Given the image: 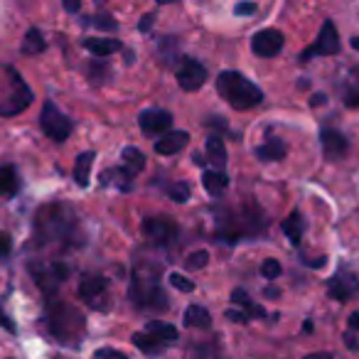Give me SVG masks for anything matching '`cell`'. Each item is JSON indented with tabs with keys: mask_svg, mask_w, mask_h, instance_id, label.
Returning a JSON list of instances; mask_svg holds the SVG:
<instances>
[{
	"mask_svg": "<svg viewBox=\"0 0 359 359\" xmlns=\"http://www.w3.org/2000/svg\"><path fill=\"white\" fill-rule=\"evenodd\" d=\"M0 327H6L8 332H15V323L6 315V310L0 308Z\"/></svg>",
	"mask_w": 359,
	"mask_h": 359,
	"instance_id": "cell-42",
	"label": "cell"
},
{
	"mask_svg": "<svg viewBox=\"0 0 359 359\" xmlns=\"http://www.w3.org/2000/svg\"><path fill=\"white\" fill-rule=\"evenodd\" d=\"M170 285L177 290H182V293H192L195 290V283H192L190 278H185V276L180 273H170Z\"/></svg>",
	"mask_w": 359,
	"mask_h": 359,
	"instance_id": "cell-36",
	"label": "cell"
},
{
	"mask_svg": "<svg viewBox=\"0 0 359 359\" xmlns=\"http://www.w3.org/2000/svg\"><path fill=\"white\" fill-rule=\"evenodd\" d=\"M320 145L327 160H342L349 150V143L337 128H323L320 130Z\"/></svg>",
	"mask_w": 359,
	"mask_h": 359,
	"instance_id": "cell-15",
	"label": "cell"
},
{
	"mask_svg": "<svg viewBox=\"0 0 359 359\" xmlns=\"http://www.w3.org/2000/svg\"><path fill=\"white\" fill-rule=\"evenodd\" d=\"M344 344H347L349 349H354V352H357V349H359V332H354V330H347V334H344Z\"/></svg>",
	"mask_w": 359,
	"mask_h": 359,
	"instance_id": "cell-39",
	"label": "cell"
},
{
	"mask_svg": "<svg viewBox=\"0 0 359 359\" xmlns=\"http://www.w3.org/2000/svg\"><path fill=\"white\" fill-rule=\"evenodd\" d=\"M280 264L276 259H266L264 264H261V276H264V278H269V280H276L280 276Z\"/></svg>",
	"mask_w": 359,
	"mask_h": 359,
	"instance_id": "cell-35",
	"label": "cell"
},
{
	"mask_svg": "<svg viewBox=\"0 0 359 359\" xmlns=\"http://www.w3.org/2000/svg\"><path fill=\"white\" fill-rule=\"evenodd\" d=\"M76 229V215L69 205H47L35 217V246L67 241Z\"/></svg>",
	"mask_w": 359,
	"mask_h": 359,
	"instance_id": "cell-1",
	"label": "cell"
},
{
	"mask_svg": "<svg viewBox=\"0 0 359 359\" xmlns=\"http://www.w3.org/2000/svg\"><path fill=\"white\" fill-rule=\"evenodd\" d=\"M226 318L231 320V323H249V315L244 313V310H226Z\"/></svg>",
	"mask_w": 359,
	"mask_h": 359,
	"instance_id": "cell-40",
	"label": "cell"
},
{
	"mask_svg": "<svg viewBox=\"0 0 359 359\" xmlns=\"http://www.w3.org/2000/svg\"><path fill=\"white\" fill-rule=\"evenodd\" d=\"M65 11H67V13H79V11H81V6L76 3V0H65Z\"/></svg>",
	"mask_w": 359,
	"mask_h": 359,
	"instance_id": "cell-44",
	"label": "cell"
},
{
	"mask_svg": "<svg viewBox=\"0 0 359 359\" xmlns=\"http://www.w3.org/2000/svg\"><path fill=\"white\" fill-rule=\"evenodd\" d=\"M342 99L349 109H359V67L342 79Z\"/></svg>",
	"mask_w": 359,
	"mask_h": 359,
	"instance_id": "cell-23",
	"label": "cell"
},
{
	"mask_svg": "<svg viewBox=\"0 0 359 359\" xmlns=\"http://www.w3.org/2000/svg\"><path fill=\"white\" fill-rule=\"evenodd\" d=\"M96 359H128V357L123 352H118V349L104 347V349H96Z\"/></svg>",
	"mask_w": 359,
	"mask_h": 359,
	"instance_id": "cell-38",
	"label": "cell"
},
{
	"mask_svg": "<svg viewBox=\"0 0 359 359\" xmlns=\"http://www.w3.org/2000/svg\"><path fill=\"white\" fill-rule=\"evenodd\" d=\"M177 337L180 334H177V327H175V325L163 323V320H150V323L145 325L143 332L133 334V344L143 354H148V357H158V354H163L170 344L177 342Z\"/></svg>",
	"mask_w": 359,
	"mask_h": 359,
	"instance_id": "cell-5",
	"label": "cell"
},
{
	"mask_svg": "<svg viewBox=\"0 0 359 359\" xmlns=\"http://www.w3.org/2000/svg\"><path fill=\"white\" fill-rule=\"evenodd\" d=\"M327 290H330V298L342 300L344 303V300H349L359 290V280H357V276L342 271V273L332 276V278L327 280Z\"/></svg>",
	"mask_w": 359,
	"mask_h": 359,
	"instance_id": "cell-16",
	"label": "cell"
},
{
	"mask_svg": "<svg viewBox=\"0 0 359 359\" xmlns=\"http://www.w3.org/2000/svg\"><path fill=\"white\" fill-rule=\"evenodd\" d=\"M13 254V236L8 231H0V261L11 259Z\"/></svg>",
	"mask_w": 359,
	"mask_h": 359,
	"instance_id": "cell-37",
	"label": "cell"
},
{
	"mask_svg": "<svg viewBox=\"0 0 359 359\" xmlns=\"http://www.w3.org/2000/svg\"><path fill=\"white\" fill-rule=\"evenodd\" d=\"M231 303L234 305H241V310H244L246 315H249V320H254V318H264L266 315V310L261 308L259 303H254V300L246 295V290H241V288H236L234 293H231Z\"/></svg>",
	"mask_w": 359,
	"mask_h": 359,
	"instance_id": "cell-28",
	"label": "cell"
},
{
	"mask_svg": "<svg viewBox=\"0 0 359 359\" xmlns=\"http://www.w3.org/2000/svg\"><path fill=\"white\" fill-rule=\"evenodd\" d=\"M205 160H210V163L215 165L217 172H224V168H226V145H224V140H222L219 135H210V138H207Z\"/></svg>",
	"mask_w": 359,
	"mask_h": 359,
	"instance_id": "cell-18",
	"label": "cell"
},
{
	"mask_svg": "<svg viewBox=\"0 0 359 359\" xmlns=\"http://www.w3.org/2000/svg\"><path fill=\"white\" fill-rule=\"evenodd\" d=\"M207 81V69L197 60H185L177 69V84L182 91H197Z\"/></svg>",
	"mask_w": 359,
	"mask_h": 359,
	"instance_id": "cell-13",
	"label": "cell"
},
{
	"mask_svg": "<svg viewBox=\"0 0 359 359\" xmlns=\"http://www.w3.org/2000/svg\"><path fill=\"white\" fill-rule=\"evenodd\" d=\"M6 74L11 76L8 79L11 89L0 96V116H18L32 104V91L13 67H6Z\"/></svg>",
	"mask_w": 359,
	"mask_h": 359,
	"instance_id": "cell-7",
	"label": "cell"
},
{
	"mask_svg": "<svg viewBox=\"0 0 359 359\" xmlns=\"http://www.w3.org/2000/svg\"><path fill=\"white\" fill-rule=\"evenodd\" d=\"M94 158L96 155L91 153V150H86V153H79L76 155V163H74V182L84 190V187H89V177H91V165H94Z\"/></svg>",
	"mask_w": 359,
	"mask_h": 359,
	"instance_id": "cell-22",
	"label": "cell"
},
{
	"mask_svg": "<svg viewBox=\"0 0 359 359\" xmlns=\"http://www.w3.org/2000/svg\"><path fill=\"white\" fill-rule=\"evenodd\" d=\"M202 185H205V190L210 192L212 197H222L226 192V187H229V177H226V172L205 170V172H202Z\"/></svg>",
	"mask_w": 359,
	"mask_h": 359,
	"instance_id": "cell-21",
	"label": "cell"
},
{
	"mask_svg": "<svg viewBox=\"0 0 359 359\" xmlns=\"http://www.w3.org/2000/svg\"><path fill=\"white\" fill-rule=\"evenodd\" d=\"M310 104H313V106H323V104H325V94H315Z\"/></svg>",
	"mask_w": 359,
	"mask_h": 359,
	"instance_id": "cell-48",
	"label": "cell"
},
{
	"mask_svg": "<svg viewBox=\"0 0 359 359\" xmlns=\"http://www.w3.org/2000/svg\"><path fill=\"white\" fill-rule=\"evenodd\" d=\"M130 303L138 310H160L168 308V298L163 293V285H160V271L155 266L148 264H135L133 276H130Z\"/></svg>",
	"mask_w": 359,
	"mask_h": 359,
	"instance_id": "cell-2",
	"label": "cell"
},
{
	"mask_svg": "<svg viewBox=\"0 0 359 359\" xmlns=\"http://www.w3.org/2000/svg\"><path fill=\"white\" fill-rule=\"evenodd\" d=\"M280 229H283V234L288 236L290 244L298 246L300 239H303V234H305V217L300 215V212H293V215L280 224Z\"/></svg>",
	"mask_w": 359,
	"mask_h": 359,
	"instance_id": "cell-26",
	"label": "cell"
},
{
	"mask_svg": "<svg viewBox=\"0 0 359 359\" xmlns=\"http://www.w3.org/2000/svg\"><path fill=\"white\" fill-rule=\"evenodd\" d=\"M84 25L99 27V30H104V32H114L116 27H118V22H116L114 15H109V13H96V15L86 18Z\"/></svg>",
	"mask_w": 359,
	"mask_h": 359,
	"instance_id": "cell-31",
	"label": "cell"
},
{
	"mask_svg": "<svg viewBox=\"0 0 359 359\" xmlns=\"http://www.w3.org/2000/svg\"><path fill=\"white\" fill-rule=\"evenodd\" d=\"M352 47H354V50H359V37H354V40H352Z\"/></svg>",
	"mask_w": 359,
	"mask_h": 359,
	"instance_id": "cell-49",
	"label": "cell"
},
{
	"mask_svg": "<svg viewBox=\"0 0 359 359\" xmlns=\"http://www.w3.org/2000/svg\"><path fill=\"white\" fill-rule=\"evenodd\" d=\"M207 264H210V254H207V251H192L185 259L187 271H200V269H205Z\"/></svg>",
	"mask_w": 359,
	"mask_h": 359,
	"instance_id": "cell-33",
	"label": "cell"
},
{
	"mask_svg": "<svg viewBox=\"0 0 359 359\" xmlns=\"http://www.w3.org/2000/svg\"><path fill=\"white\" fill-rule=\"evenodd\" d=\"M79 298L89 305L91 310H111V283L104 276H89L79 283Z\"/></svg>",
	"mask_w": 359,
	"mask_h": 359,
	"instance_id": "cell-8",
	"label": "cell"
},
{
	"mask_svg": "<svg viewBox=\"0 0 359 359\" xmlns=\"http://www.w3.org/2000/svg\"><path fill=\"white\" fill-rule=\"evenodd\" d=\"M349 330H354V332H359V313L349 315Z\"/></svg>",
	"mask_w": 359,
	"mask_h": 359,
	"instance_id": "cell-45",
	"label": "cell"
},
{
	"mask_svg": "<svg viewBox=\"0 0 359 359\" xmlns=\"http://www.w3.org/2000/svg\"><path fill=\"white\" fill-rule=\"evenodd\" d=\"M153 20H155L153 13H148V15H143V18H140V22H138V30H140V32H148L150 27H153Z\"/></svg>",
	"mask_w": 359,
	"mask_h": 359,
	"instance_id": "cell-43",
	"label": "cell"
},
{
	"mask_svg": "<svg viewBox=\"0 0 359 359\" xmlns=\"http://www.w3.org/2000/svg\"><path fill=\"white\" fill-rule=\"evenodd\" d=\"M185 327H192V330H210L212 327V315L207 308L202 305H190L185 310V318H182Z\"/></svg>",
	"mask_w": 359,
	"mask_h": 359,
	"instance_id": "cell-20",
	"label": "cell"
},
{
	"mask_svg": "<svg viewBox=\"0 0 359 359\" xmlns=\"http://www.w3.org/2000/svg\"><path fill=\"white\" fill-rule=\"evenodd\" d=\"M236 15H254L256 13V3H239V6L234 8Z\"/></svg>",
	"mask_w": 359,
	"mask_h": 359,
	"instance_id": "cell-41",
	"label": "cell"
},
{
	"mask_svg": "<svg viewBox=\"0 0 359 359\" xmlns=\"http://www.w3.org/2000/svg\"><path fill=\"white\" fill-rule=\"evenodd\" d=\"M55 359H67V357H55Z\"/></svg>",
	"mask_w": 359,
	"mask_h": 359,
	"instance_id": "cell-50",
	"label": "cell"
},
{
	"mask_svg": "<svg viewBox=\"0 0 359 359\" xmlns=\"http://www.w3.org/2000/svg\"><path fill=\"white\" fill-rule=\"evenodd\" d=\"M47 325L57 342L76 344L84 332V315L67 303H50L47 305Z\"/></svg>",
	"mask_w": 359,
	"mask_h": 359,
	"instance_id": "cell-4",
	"label": "cell"
},
{
	"mask_svg": "<svg viewBox=\"0 0 359 359\" xmlns=\"http://www.w3.org/2000/svg\"><path fill=\"white\" fill-rule=\"evenodd\" d=\"M47 47V42H45V35H42L37 27H32V30H27V35H25V40H22V52L25 55H40L42 50Z\"/></svg>",
	"mask_w": 359,
	"mask_h": 359,
	"instance_id": "cell-30",
	"label": "cell"
},
{
	"mask_svg": "<svg viewBox=\"0 0 359 359\" xmlns=\"http://www.w3.org/2000/svg\"><path fill=\"white\" fill-rule=\"evenodd\" d=\"M217 91L236 111H249L264 101V91L241 72H222L217 79Z\"/></svg>",
	"mask_w": 359,
	"mask_h": 359,
	"instance_id": "cell-3",
	"label": "cell"
},
{
	"mask_svg": "<svg viewBox=\"0 0 359 359\" xmlns=\"http://www.w3.org/2000/svg\"><path fill=\"white\" fill-rule=\"evenodd\" d=\"M143 234L153 246H170L177 239L180 226L170 217H148L143 219Z\"/></svg>",
	"mask_w": 359,
	"mask_h": 359,
	"instance_id": "cell-10",
	"label": "cell"
},
{
	"mask_svg": "<svg viewBox=\"0 0 359 359\" xmlns=\"http://www.w3.org/2000/svg\"><path fill=\"white\" fill-rule=\"evenodd\" d=\"M256 158L264 160V163H276V160H283L285 158V145H283V140L269 138L264 145H259V148H256Z\"/></svg>",
	"mask_w": 359,
	"mask_h": 359,
	"instance_id": "cell-25",
	"label": "cell"
},
{
	"mask_svg": "<svg viewBox=\"0 0 359 359\" xmlns=\"http://www.w3.org/2000/svg\"><path fill=\"white\" fill-rule=\"evenodd\" d=\"M40 126H42V130H45V133L50 135L52 140H57V143L67 140V138H69L72 130H74V123H72L69 116L62 114V111L57 109V106L52 104V101H47V104L42 106Z\"/></svg>",
	"mask_w": 359,
	"mask_h": 359,
	"instance_id": "cell-9",
	"label": "cell"
},
{
	"mask_svg": "<svg viewBox=\"0 0 359 359\" xmlns=\"http://www.w3.org/2000/svg\"><path fill=\"white\" fill-rule=\"evenodd\" d=\"M337 52H339L337 27H334L332 20H325L323 30H320V35H318V42L300 55V62H310L313 57H332V55H337Z\"/></svg>",
	"mask_w": 359,
	"mask_h": 359,
	"instance_id": "cell-11",
	"label": "cell"
},
{
	"mask_svg": "<svg viewBox=\"0 0 359 359\" xmlns=\"http://www.w3.org/2000/svg\"><path fill=\"white\" fill-rule=\"evenodd\" d=\"M278 295H280V290H278V288H273V285H269V288H266V298L273 300V298H278Z\"/></svg>",
	"mask_w": 359,
	"mask_h": 359,
	"instance_id": "cell-46",
	"label": "cell"
},
{
	"mask_svg": "<svg viewBox=\"0 0 359 359\" xmlns=\"http://www.w3.org/2000/svg\"><path fill=\"white\" fill-rule=\"evenodd\" d=\"M251 50H254V55H259V57H276L280 50H283V32L273 30V27L256 32L254 40H251Z\"/></svg>",
	"mask_w": 359,
	"mask_h": 359,
	"instance_id": "cell-14",
	"label": "cell"
},
{
	"mask_svg": "<svg viewBox=\"0 0 359 359\" xmlns=\"http://www.w3.org/2000/svg\"><path fill=\"white\" fill-rule=\"evenodd\" d=\"M84 50H89L91 55L99 57V60H106V57H111L114 52L121 50V42L118 40H109V37H86Z\"/></svg>",
	"mask_w": 359,
	"mask_h": 359,
	"instance_id": "cell-19",
	"label": "cell"
},
{
	"mask_svg": "<svg viewBox=\"0 0 359 359\" xmlns=\"http://www.w3.org/2000/svg\"><path fill=\"white\" fill-rule=\"evenodd\" d=\"M69 271H72L69 266L62 264V261H32L30 264L32 280H35L37 288L42 290V295H45L50 303H52V298H55L60 283H65V280L69 278Z\"/></svg>",
	"mask_w": 359,
	"mask_h": 359,
	"instance_id": "cell-6",
	"label": "cell"
},
{
	"mask_svg": "<svg viewBox=\"0 0 359 359\" xmlns=\"http://www.w3.org/2000/svg\"><path fill=\"white\" fill-rule=\"evenodd\" d=\"M303 359H332V354H327V352H315V354H308V357H303Z\"/></svg>",
	"mask_w": 359,
	"mask_h": 359,
	"instance_id": "cell-47",
	"label": "cell"
},
{
	"mask_svg": "<svg viewBox=\"0 0 359 359\" xmlns=\"http://www.w3.org/2000/svg\"><path fill=\"white\" fill-rule=\"evenodd\" d=\"M130 175L123 168H109L101 175V185H116L118 190H130Z\"/></svg>",
	"mask_w": 359,
	"mask_h": 359,
	"instance_id": "cell-29",
	"label": "cell"
},
{
	"mask_svg": "<svg viewBox=\"0 0 359 359\" xmlns=\"http://www.w3.org/2000/svg\"><path fill=\"white\" fill-rule=\"evenodd\" d=\"M138 123L143 128V133L148 135H160L170 133V126H172V114L165 109H148L138 116Z\"/></svg>",
	"mask_w": 359,
	"mask_h": 359,
	"instance_id": "cell-12",
	"label": "cell"
},
{
	"mask_svg": "<svg viewBox=\"0 0 359 359\" xmlns=\"http://www.w3.org/2000/svg\"><path fill=\"white\" fill-rule=\"evenodd\" d=\"M20 190V180L13 165H0V197H13Z\"/></svg>",
	"mask_w": 359,
	"mask_h": 359,
	"instance_id": "cell-24",
	"label": "cell"
},
{
	"mask_svg": "<svg viewBox=\"0 0 359 359\" xmlns=\"http://www.w3.org/2000/svg\"><path fill=\"white\" fill-rule=\"evenodd\" d=\"M168 195L172 202H187L190 200V185L187 182H172V185H168Z\"/></svg>",
	"mask_w": 359,
	"mask_h": 359,
	"instance_id": "cell-34",
	"label": "cell"
},
{
	"mask_svg": "<svg viewBox=\"0 0 359 359\" xmlns=\"http://www.w3.org/2000/svg\"><path fill=\"white\" fill-rule=\"evenodd\" d=\"M187 140H190V133H187V130H170V133H165L160 140H155V153L175 155L185 148Z\"/></svg>",
	"mask_w": 359,
	"mask_h": 359,
	"instance_id": "cell-17",
	"label": "cell"
},
{
	"mask_svg": "<svg viewBox=\"0 0 359 359\" xmlns=\"http://www.w3.org/2000/svg\"><path fill=\"white\" fill-rule=\"evenodd\" d=\"M121 163H123V170L133 177V175H138L140 170L145 168V155L143 150L133 148V145H128V148H123V153H121Z\"/></svg>",
	"mask_w": 359,
	"mask_h": 359,
	"instance_id": "cell-27",
	"label": "cell"
},
{
	"mask_svg": "<svg viewBox=\"0 0 359 359\" xmlns=\"http://www.w3.org/2000/svg\"><path fill=\"white\" fill-rule=\"evenodd\" d=\"M89 72H91V81H94V84H104L111 76V69H109V65H106V60H94Z\"/></svg>",
	"mask_w": 359,
	"mask_h": 359,
	"instance_id": "cell-32",
	"label": "cell"
}]
</instances>
